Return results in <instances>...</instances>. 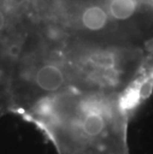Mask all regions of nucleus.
Segmentation results:
<instances>
[{
  "mask_svg": "<svg viewBox=\"0 0 153 154\" xmlns=\"http://www.w3.org/2000/svg\"><path fill=\"white\" fill-rule=\"evenodd\" d=\"M134 109L122 97L76 88L40 100L21 114L58 154H129Z\"/></svg>",
  "mask_w": 153,
  "mask_h": 154,
  "instance_id": "1",
  "label": "nucleus"
}]
</instances>
